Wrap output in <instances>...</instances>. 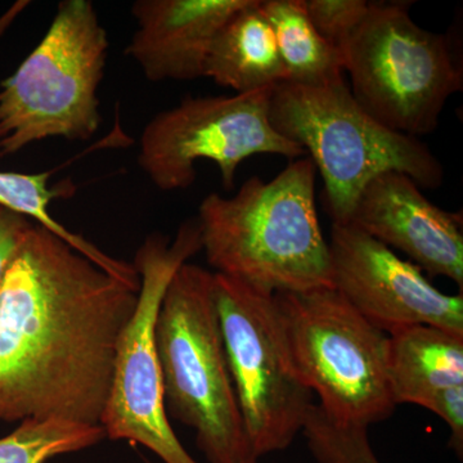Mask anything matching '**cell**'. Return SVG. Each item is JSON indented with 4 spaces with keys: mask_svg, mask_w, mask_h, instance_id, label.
Segmentation results:
<instances>
[{
    "mask_svg": "<svg viewBox=\"0 0 463 463\" xmlns=\"http://www.w3.org/2000/svg\"><path fill=\"white\" fill-rule=\"evenodd\" d=\"M138 291L33 223L0 282V421L99 425Z\"/></svg>",
    "mask_w": 463,
    "mask_h": 463,
    "instance_id": "6da1fadb",
    "label": "cell"
},
{
    "mask_svg": "<svg viewBox=\"0 0 463 463\" xmlns=\"http://www.w3.org/2000/svg\"><path fill=\"white\" fill-rule=\"evenodd\" d=\"M316 173L310 157H300L270 181L251 176L234 196L207 194L197 223L216 273L272 295L332 288Z\"/></svg>",
    "mask_w": 463,
    "mask_h": 463,
    "instance_id": "7a4b0ae2",
    "label": "cell"
},
{
    "mask_svg": "<svg viewBox=\"0 0 463 463\" xmlns=\"http://www.w3.org/2000/svg\"><path fill=\"white\" fill-rule=\"evenodd\" d=\"M274 129L306 151L321 173L332 224H347L365 185L399 172L419 187H440L444 167L426 143L381 125L356 102L345 78L316 85L285 81L270 94Z\"/></svg>",
    "mask_w": 463,
    "mask_h": 463,
    "instance_id": "3957f363",
    "label": "cell"
},
{
    "mask_svg": "<svg viewBox=\"0 0 463 463\" xmlns=\"http://www.w3.org/2000/svg\"><path fill=\"white\" fill-rule=\"evenodd\" d=\"M166 411L196 432L210 463L258 461L250 449L216 310L214 273L183 264L156 321Z\"/></svg>",
    "mask_w": 463,
    "mask_h": 463,
    "instance_id": "277c9868",
    "label": "cell"
},
{
    "mask_svg": "<svg viewBox=\"0 0 463 463\" xmlns=\"http://www.w3.org/2000/svg\"><path fill=\"white\" fill-rule=\"evenodd\" d=\"M109 47L93 3L58 5L44 38L0 84V156L51 138L84 142L99 132Z\"/></svg>",
    "mask_w": 463,
    "mask_h": 463,
    "instance_id": "5b68a950",
    "label": "cell"
},
{
    "mask_svg": "<svg viewBox=\"0 0 463 463\" xmlns=\"http://www.w3.org/2000/svg\"><path fill=\"white\" fill-rule=\"evenodd\" d=\"M412 2H371L347 45L344 72L356 102L381 125L419 138L434 133L441 112L463 88L449 35L422 29Z\"/></svg>",
    "mask_w": 463,
    "mask_h": 463,
    "instance_id": "8992f818",
    "label": "cell"
},
{
    "mask_svg": "<svg viewBox=\"0 0 463 463\" xmlns=\"http://www.w3.org/2000/svg\"><path fill=\"white\" fill-rule=\"evenodd\" d=\"M295 370L335 421L368 428L397 405L388 377L389 335L336 289L274 294Z\"/></svg>",
    "mask_w": 463,
    "mask_h": 463,
    "instance_id": "52a82bcc",
    "label": "cell"
},
{
    "mask_svg": "<svg viewBox=\"0 0 463 463\" xmlns=\"http://www.w3.org/2000/svg\"><path fill=\"white\" fill-rule=\"evenodd\" d=\"M201 250L197 219L184 222L173 242L152 233L137 250L132 264L141 279L138 301L118 340L111 389L99 423L106 438L141 444L164 463H199L182 446L167 419L156 321L174 274Z\"/></svg>",
    "mask_w": 463,
    "mask_h": 463,
    "instance_id": "ba28073f",
    "label": "cell"
},
{
    "mask_svg": "<svg viewBox=\"0 0 463 463\" xmlns=\"http://www.w3.org/2000/svg\"><path fill=\"white\" fill-rule=\"evenodd\" d=\"M214 298L252 456L288 449L315 403L292 364L276 298L221 273Z\"/></svg>",
    "mask_w": 463,
    "mask_h": 463,
    "instance_id": "9c48e42d",
    "label": "cell"
},
{
    "mask_svg": "<svg viewBox=\"0 0 463 463\" xmlns=\"http://www.w3.org/2000/svg\"><path fill=\"white\" fill-rule=\"evenodd\" d=\"M272 90L187 97L161 111L142 132L138 164L143 173L158 190H185L196 181L197 161L207 160L218 166L225 190H233L237 167L246 158L307 156L270 123Z\"/></svg>",
    "mask_w": 463,
    "mask_h": 463,
    "instance_id": "30bf717a",
    "label": "cell"
},
{
    "mask_svg": "<svg viewBox=\"0 0 463 463\" xmlns=\"http://www.w3.org/2000/svg\"><path fill=\"white\" fill-rule=\"evenodd\" d=\"M332 288L390 335L428 325L463 335V295L439 291L412 261L350 224H332Z\"/></svg>",
    "mask_w": 463,
    "mask_h": 463,
    "instance_id": "8fae6325",
    "label": "cell"
},
{
    "mask_svg": "<svg viewBox=\"0 0 463 463\" xmlns=\"http://www.w3.org/2000/svg\"><path fill=\"white\" fill-rule=\"evenodd\" d=\"M347 224L403 252L429 276L452 279L462 292V213L434 205L405 174L386 172L368 183Z\"/></svg>",
    "mask_w": 463,
    "mask_h": 463,
    "instance_id": "7c38bea8",
    "label": "cell"
},
{
    "mask_svg": "<svg viewBox=\"0 0 463 463\" xmlns=\"http://www.w3.org/2000/svg\"><path fill=\"white\" fill-rule=\"evenodd\" d=\"M248 0H138L127 53L149 81L205 78L216 35Z\"/></svg>",
    "mask_w": 463,
    "mask_h": 463,
    "instance_id": "4fadbf2b",
    "label": "cell"
},
{
    "mask_svg": "<svg viewBox=\"0 0 463 463\" xmlns=\"http://www.w3.org/2000/svg\"><path fill=\"white\" fill-rule=\"evenodd\" d=\"M388 377L395 405L431 411L446 392L463 386V335L428 325L392 332Z\"/></svg>",
    "mask_w": 463,
    "mask_h": 463,
    "instance_id": "5bb4252c",
    "label": "cell"
},
{
    "mask_svg": "<svg viewBox=\"0 0 463 463\" xmlns=\"http://www.w3.org/2000/svg\"><path fill=\"white\" fill-rule=\"evenodd\" d=\"M205 78L236 93L273 90L288 81L260 0H248L222 27L207 57Z\"/></svg>",
    "mask_w": 463,
    "mask_h": 463,
    "instance_id": "9a60e30c",
    "label": "cell"
},
{
    "mask_svg": "<svg viewBox=\"0 0 463 463\" xmlns=\"http://www.w3.org/2000/svg\"><path fill=\"white\" fill-rule=\"evenodd\" d=\"M52 174L53 170L38 174L0 172V206L26 216L33 223L51 231L118 281L139 289L141 279L132 263L111 257L80 234L67 230L52 216L51 203L63 197L67 199L75 192L70 182L50 185Z\"/></svg>",
    "mask_w": 463,
    "mask_h": 463,
    "instance_id": "2e32d148",
    "label": "cell"
},
{
    "mask_svg": "<svg viewBox=\"0 0 463 463\" xmlns=\"http://www.w3.org/2000/svg\"><path fill=\"white\" fill-rule=\"evenodd\" d=\"M288 83L316 85L344 78V60L317 32L304 0H260Z\"/></svg>",
    "mask_w": 463,
    "mask_h": 463,
    "instance_id": "e0dca14e",
    "label": "cell"
},
{
    "mask_svg": "<svg viewBox=\"0 0 463 463\" xmlns=\"http://www.w3.org/2000/svg\"><path fill=\"white\" fill-rule=\"evenodd\" d=\"M106 439L100 425L58 419H26L0 439V463H47L57 456L80 452Z\"/></svg>",
    "mask_w": 463,
    "mask_h": 463,
    "instance_id": "ac0fdd59",
    "label": "cell"
},
{
    "mask_svg": "<svg viewBox=\"0 0 463 463\" xmlns=\"http://www.w3.org/2000/svg\"><path fill=\"white\" fill-rule=\"evenodd\" d=\"M301 432L318 463H380L368 428L335 421L318 404L310 407Z\"/></svg>",
    "mask_w": 463,
    "mask_h": 463,
    "instance_id": "d6986e66",
    "label": "cell"
},
{
    "mask_svg": "<svg viewBox=\"0 0 463 463\" xmlns=\"http://www.w3.org/2000/svg\"><path fill=\"white\" fill-rule=\"evenodd\" d=\"M370 5L367 0H304V7L317 32L339 52L343 60Z\"/></svg>",
    "mask_w": 463,
    "mask_h": 463,
    "instance_id": "ffe728a7",
    "label": "cell"
},
{
    "mask_svg": "<svg viewBox=\"0 0 463 463\" xmlns=\"http://www.w3.org/2000/svg\"><path fill=\"white\" fill-rule=\"evenodd\" d=\"M33 222L0 206V282Z\"/></svg>",
    "mask_w": 463,
    "mask_h": 463,
    "instance_id": "44dd1931",
    "label": "cell"
},
{
    "mask_svg": "<svg viewBox=\"0 0 463 463\" xmlns=\"http://www.w3.org/2000/svg\"><path fill=\"white\" fill-rule=\"evenodd\" d=\"M29 5V2H17L14 7L9 8V11L5 14V16L0 17V36L5 33V30L8 29L9 25L16 20L18 14H20L21 12H23Z\"/></svg>",
    "mask_w": 463,
    "mask_h": 463,
    "instance_id": "7402d4cb",
    "label": "cell"
},
{
    "mask_svg": "<svg viewBox=\"0 0 463 463\" xmlns=\"http://www.w3.org/2000/svg\"><path fill=\"white\" fill-rule=\"evenodd\" d=\"M250 463H258V461H255V462H250Z\"/></svg>",
    "mask_w": 463,
    "mask_h": 463,
    "instance_id": "603a6c76",
    "label": "cell"
}]
</instances>
